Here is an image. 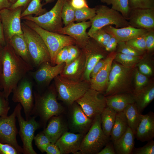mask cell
Wrapping results in <instances>:
<instances>
[{
    "label": "cell",
    "mask_w": 154,
    "mask_h": 154,
    "mask_svg": "<svg viewBox=\"0 0 154 154\" xmlns=\"http://www.w3.org/2000/svg\"><path fill=\"white\" fill-rule=\"evenodd\" d=\"M33 68L6 43L2 54L1 78L3 92L7 100L19 82Z\"/></svg>",
    "instance_id": "obj_1"
},
{
    "label": "cell",
    "mask_w": 154,
    "mask_h": 154,
    "mask_svg": "<svg viewBox=\"0 0 154 154\" xmlns=\"http://www.w3.org/2000/svg\"><path fill=\"white\" fill-rule=\"evenodd\" d=\"M34 103L31 115L38 116L44 125L52 117L60 116L64 109L58 102L55 87L50 86L42 95L34 91Z\"/></svg>",
    "instance_id": "obj_2"
},
{
    "label": "cell",
    "mask_w": 154,
    "mask_h": 154,
    "mask_svg": "<svg viewBox=\"0 0 154 154\" xmlns=\"http://www.w3.org/2000/svg\"><path fill=\"white\" fill-rule=\"evenodd\" d=\"M135 67H125L114 60L110 73L105 96L116 94L133 93L132 82Z\"/></svg>",
    "instance_id": "obj_3"
},
{
    "label": "cell",
    "mask_w": 154,
    "mask_h": 154,
    "mask_svg": "<svg viewBox=\"0 0 154 154\" xmlns=\"http://www.w3.org/2000/svg\"><path fill=\"white\" fill-rule=\"evenodd\" d=\"M58 98L71 106L90 88V82L85 80H73L59 75L54 79Z\"/></svg>",
    "instance_id": "obj_4"
},
{
    "label": "cell",
    "mask_w": 154,
    "mask_h": 154,
    "mask_svg": "<svg viewBox=\"0 0 154 154\" xmlns=\"http://www.w3.org/2000/svg\"><path fill=\"white\" fill-rule=\"evenodd\" d=\"M23 22L36 32L42 39L49 51L52 65H56V55L61 49L76 44L75 40L70 36L48 31L31 21L23 20Z\"/></svg>",
    "instance_id": "obj_5"
},
{
    "label": "cell",
    "mask_w": 154,
    "mask_h": 154,
    "mask_svg": "<svg viewBox=\"0 0 154 154\" xmlns=\"http://www.w3.org/2000/svg\"><path fill=\"white\" fill-rule=\"evenodd\" d=\"M110 140V137L105 134L102 128L101 115H97L84 135L77 154H97Z\"/></svg>",
    "instance_id": "obj_6"
},
{
    "label": "cell",
    "mask_w": 154,
    "mask_h": 154,
    "mask_svg": "<svg viewBox=\"0 0 154 154\" xmlns=\"http://www.w3.org/2000/svg\"><path fill=\"white\" fill-rule=\"evenodd\" d=\"M21 28L33 67L38 68L44 62L50 63L49 51L41 37L23 22Z\"/></svg>",
    "instance_id": "obj_7"
},
{
    "label": "cell",
    "mask_w": 154,
    "mask_h": 154,
    "mask_svg": "<svg viewBox=\"0 0 154 154\" xmlns=\"http://www.w3.org/2000/svg\"><path fill=\"white\" fill-rule=\"evenodd\" d=\"M96 15L90 20L91 25L88 33L90 37L98 30L107 25L117 28L129 26L128 21L119 12L103 5L95 7Z\"/></svg>",
    "instance_id": "obj_8"
},
{
    "label": "cell",
    "mask_w": 154,
    "mask_h": 154,
    "mask_svg": "<svg viewBox=\"0 0 154 154\" xmlns=\"http://www.w3.org/2000/svg\"><path fill=\"white\" fill-rule=\"evenodd\" d=\"M68 0H57L54 7L49 11L37 17L29 15L21 18L32 21L48 31L57 33L62 27V13L63 7Z\"/></svg>",
    "instance_id": "obj_9"
},
{
    "label": "cell",
    "mask_w": 154,
    "mask_h": 154,
    "mask_svg": "<svg viewBox=\"0 0 154 154\" xmlns=\"http://www.w3.org/2000/svg\"><path fill=\"white\" fill-rule=\"evenodd\" d=\"M16 106L17 107L16 117L19 127V133L23 143V153L36 154V152L33 149L32 142L35 137V132L40 127V123L36 121V117L35 116L31 117L27 120H25L21 114L22 107L21 104L18 103Z\"/></svg>",
    "instance_id": "obj_10"
},
{
    "label": "cell",
    "mask_w": 154,
    "mask_h": 154,
    "mask_svg": "<svg viewBox=\"0 0 154 154\" xmlns=\"http://www.w3.org/2000/svg\"><path fill=\"white\" fill-rule=\"evenodd\" d=\"M33 86L32 81L26 75L19 82L12 92V100L21 104L23 108L26 120L31 117L34 105Z\"/></svg>",
    "instance_id": "obj_11"
},
{
    "label": "cell",
    "mask_w": 154,
    "mask_h": 154,
    "mask_svg": "<svg viewBox=\"0 0 154 154\" xmlns=\"http://www.w3.org/2000/svg\"><path fill=\"white\" fill-rule=\"evenodd\" d=\"M102 92L90 88L76 102L89 118L101 115L107 106L105 96Z\"/></svg>",
    "instance_id": "obj_12"
},
{
    "label": "cell",
    "mask_w": 154,
    "mask_h": 154,
    "mask_svg": "<svg viewBox=\"0 0 154 154\" xmlns=\"http://www.w3.org/2000/svg\"><path fill=\"white\" fill-rule=\"evenodd\" d=\"M23 9L22 7H20L13 9H3L0 11V17L6 43L14 35L23 34L21 17Z\"/></svg>",
    "instance_id": "obj_13"
},
{
    "label": "cell",
    "mask_w": 154,
    "mask_h": 154,
    "mask_svg": "<svg viewBox=\"0 0 154 154\" xmlns=\"http://www.w3.org/2000/svg\"><path fill=\"white\" fill-rule=\"evenodd\" d=\"M17 111L16 106L11 115L0 117V142L11 145L20 154L23 153V149L18 144L16 138L18 133L16 125Z\"/></svg>",
    "instance_id": "obj_14"
},
{
    "label": "cell",
    "mask_w": 154,
    "mask_h": 154,
    "mask_svg": "<svg viewBox=\"0 0 154 154\" xmlns=\"http://www.w3.org/2000/svg\"><path fill=\"white\" fill-rule=\"evenodd\" d=\"M86 57V65L83 80L90 82V74L94 66L100 60L105 58L109 53L105 48L90 37L82 48Z\"/></svg>",
    "instance_id": "obj_15"
},
{
    "label": "cell",
    "mask_w": 154,
    "mask_h": 154,
    "mask_svg": "<svg viewBox=\"0 0 154 154\" xmlns=\"http://www.w3.org/2000/svg\"><path fill=\"white\" fill-rule=\"evenodd\" d=\"M65 65V63L53 66L50 62H44L41 64L36 70L29 72L38 86L46 85L60 74Z\"/></svg>",
    "instance_id": "obj_16"
},
{
    "label": "cell",
    "mask_w": 154,
    "mask_h": 154,
    "mask_svg": "<svg viewBox=\"0 0 154 154\" xmlns=\"http://www.w3.org/2000/svg\"><path fill=\"white\" fill-rule=\"evenodd\" d=\"M91 25V22L90 21L77 23L73 22L62 27L57 33L71 37L75 40V44L80 48H82L87 43L90 38L86 31Z\"/></svg>",
    "instance_id": "obj_17"
},
{
    "label": "cell",
    "mask_w": 154,
    "mask_h": 154,
    "mask_svg": "<svg viewBox=\"0 0 154 154\" xmlns=\"http://www.w3.org/2000/svg\"><path fill=\"white\" fill-rule=\"evenodd\" d=\"M71 106L69 126L71 131L85 134L90 128L93 119L89 118L76 102Z\"/></svg>",
    "instance_id": "obj_18"
},
{
    "label": "cell",
    "mask_w": 154,
    "mask_h": 154,
    "mask_svg": "<svg viewBox=\"0 0 154 154\" xmlns=\"http://www.w3.org/2000/svg\"><path fill=\"white\" fill-rule=\"evenodd\" d=\"M129 26L148 31L154 29V9H131L128 20Z\"/></svg>",
    "instance_id": "obj_19"
},
{
    "label": "cell",
    "mask_w": 154,
    "mask_h": 154,
    "mask_svg": "<svg viewBox=\"0 0 154 154\" xmlns=\"http://www.w3.org/2000/svg\"><path fill=\"white\" fill-rule=\"evenodd\" d=\"M116 51L110 52L106 56L103 67L96 76L90 79V88L101 92H105L108 86L110 73Z\"/></svg>",
    "instance_id": "obj_20"
},
{
    "label": "cell",
    "mask_w": 154,
    "mask_h": 154,
    "mask_svg": "<svg viewBox=\"0 0 154 154\" xmlns=\"http://www.w3.org/2000/svg\"><path fill=\"white\" fill-rule=\"evenodd\" d=\"M85 135L67 131L62 135L55 144L61 154H77L79 151L81 143Z\"/></svg>",
    "instance_id": "obj_21"
},
{
    "label": "cell",
    "mask_w": 154,
    "mask_h": 154,
    "mask_svg": "<svg viewBox=\"0 0 154 154\" xmlns=\"http://www.w3.org/2000/svg\"><path fill=\"white\" fill-rule=\"evenodd\" d=\"M86 65V57L83 50L81 49L79 56L69 64L65 65L59 75L70 80H83Z\"/></svg>",
    "instance_id": "obj_22"
},
{
    "label": "cell",
    "mask_w": 154,
    "mask_h": 154,
    "mask_svg": "<svg viewBox=\"0 0 154 154\" xmlns=\"http://www.w3.org/2000/svg\"><path fill=\"white\" fill-rule=\"evenodd\" d=\"M102 28L107 33L116 38L118 43L126 42L134 38L144 35L148 31L144 29L134 28L130 26L117 28L112 25H109Z\"/></svg>",
    "instance_id": "obj_23"
},
{
    "label": "cell",
    "mask_w": 154,
    "mask_h": 154,
    "mask_svg": "<svg viewBox=\"0 0 154 154\" xmlns=\"http://www.w3.org/2000/svg\"><path fill=\"white\" fill-rule=\"evenodd\" d=\"M135 136L142 142L153 139L154 137V114L150 111L142 115L137 127Z\"/></svg>",
    "instance_id": "obj_24"
},
{
    "label": "cell",
    "mask_w": 154,
    "mask_h": 154,
    "mask_svg": "<svg viewBox=\"0 0 154 154\" xmlns=\"http://www.w3.org/2000/svg\"><path fill=\"white\" fill-rule=\"evenodd\" d=\"M42 132L51 143H54L68 130L67 126L60 116L52 117Z\"/></svg>",
    "instance_id": "obj_25"
},
{
    "label": "cell",
    "mask_w": 154,
    "mask_h": 154,
    "mask_svg": "<svg viewBox=\"0 0 154 154\" xmlns=\"http://www.w3.org/2000/svg\"><path fill=\"white\" fill-rule=\"evenodd\" d=\"M107 106L116 112H122L128 105L135 102L133 93H125L105 96Z\"/></svg>",
    "instance_id": "obj_26"
},
{
    "label": "cell",
    "mask_w": 154,
    "mask_h": 154,
    "mask_svg": "<svg viewBox=\"0 0 154 154\" xmlns=\"http://www.w3.org/2000/svg\"><path fill=\"white\" fill-rule=\"evenodd\" d=\"M133 93L138 110L142 113L154 98V84L148 83L145 86Z\"/></svg>",
    "instance_id": "obj_27"
},
{
    "label": "cell",
    "mask_w": 154,
    "mask_h": 154,
    "mask_svg": "<svg viewBox=\"0 0 154 154\" xmlns=\"http://www.w3.org/2000/svg\"><path fill=\"white\" fill-rule=\"evenodd\" d=\"M135 135L128 127L124 133L113 142L116 154H131L134 147Z\"/></svg>",
    "instance_id": "obj_28"
},
{
    "label": "cell",
    "mask_w": 154,
    "mask_h": 154,
    "mask_svg": "<svg viewBox=\"0 0 154 154\" xmlns=\"http://www.w3.org/2000/svg\"><path fill=\"white\" fill-rule=\"evenodd\" d=\"M7 43H8L11 46L18 55L34 68L23 34L14 35Z\"/></svg>",
    "instance_id": "obj_29"
},
{
    "label": "cell",
    "mask_w": 154,
    "mask_h": 154,
    "mask_svg": "<svg viewBox=\"0 0 154 154\" xmlns=\"http://www.w3.org/2000/svg\"><path fill=\"white\" fill-rule=\"evenodd\" d=\"M127 120L123 111L117 113L114 123L112 130L110 140L113 142L120 137L128 127Z\"/></svg>",
    "instance_id": "obj_30"
},
{
    "label": "cell",
    "mask_w": 154,
    "mask_h": 154,
    "mask_svg": "<svg viewBox=\"0 0 154 154\" xmlns=\"http://www.w3.org/2000/svg\"><path fill=\"white\" fill-rule=\"evenodd\" d=\"M123 112L126 116L128 127L135 136L142 114L138 110L135 102L127 106Z\"/></svg>",
    "instance_id": "obj_31"
},
{
    "label": "cell",
    "mask_w": 154,
    "mask_h": 154,
    "mask_svg": "<svg viewBox=\"0 0 154 154\" xmlns=\"http://www.w3.org/2000/svg\"><path fill=\"white\" fill-rule=\"evenodd\" d=\"M117 112L106 106L101 114V126L105 134L110 137Z\"/></svg>",
    "instance_id": "obj_32"
},
{
    "label": "cell",
    "mask_w": 154,
    "mask_h": 154,
    "mask_svg": "<svg viewBox=\"0 0 154 154\" xmlns=\"http://www.w3.org/2000/svg\"><path fill=\"white\" fill-rule=\"evenodd\" d=\"M101 1L108 5H112V8L120 13L128 21L131 9L129 0H101Z\"/></svg>",
    "instance_id": "obj_33"
},
{
    "label": "cell",
    "mask_w": 154,
    "mask_h": 154,
    "mask_svg": "<svg viewBox=\"0 0 154 154\" xmlns=\"http://www.w3.org/2000/svg\"><path fill=\"white\" fill-rule=\"evenodd\" d=\"M144 55L139 56H133L117 52L114 60L127 67H135L143 58Z\"/></svg>",
    "instance_id": "obj_34"
},
{
    "label": "cell",
    "mask_w": 154,
    "mask_h": 154,
    "mask_svg": "<svg viewBox=\"0 0 154 154\" xmlns=\"http://www.w3.org/2000/svg\"><path fill=\"white\" fill-rule=\"evenodd\" d=\"M41 0H31L25 9L21 13V18L25 16L34 14L35 17L40 16L47 11L43 8Z\"/></svg>",
    "instance_id": "obj_35"
},
{
    "label": "cell",
    "mask_w": 154,
    "mask_h": 154,
    "mask_svg": "<svg viewBox=\"0 0 154 154\" xmlns=\"http://www.w3.org/2000/svg\"><path fill=\"white\" fill-rule=\"evenodd\" d=\"M75 10L71 6L70 0L64 4L62 11V19L65 26L75 21Z\"/></svg>",
    "instance_id": "obj_36"
},
{
    "label": "cell",
    "mask_w": 154,
    "mask_h": 154,
    "mask_svg": "<svg viewBox=\"0 0 154 154\" xmlns=\"http://www.w3.org/2000/svg\"><path fill=\"white\" fill-rule=\"evenodd\" d=\"M96 10L95 7H89L75 10V21L80 22L90 20L95 16Z\"/></svg>",
    "instance_id": "obj_37"
},
{
    "label": "cell",
    "mask_w": 154,
    "mask_h": 154,
    "mask_svg": "<svg viewBox=\"0 0 154 154\" xmlns=\"http://www.w3.org/2000/svg\"><path fill=\"white\" fill-rule=\"evenodd\" d=\"M133 77L135 84L133 92L141 89L149 83L147 76L140 72L136 67L134 71Z\"/></svg>",
    "instance_id": "obj_38"
},
{
    "label": "cell",
    "mask_w": 154,
    "mask_h": 154,
    "mask_svg": "<svg viewBox=\"0 0 154 154\" xmlns=\"http://www.w3.org/2000/svg\"><path fill=\"white\" fill-rule=\"evenodd\" d=\"M116 51L117 52L137 56H143L146 52L136 50L126 44L125 42L118 43Z\"/></svg>",
    "instance_id": "obj_39"
},
{
    "label": "cell",
    "mask_w": 154,
    "mask_h": 154,
    "mask_svg": "<svg viewBox=\"0 0 154 154\" xmlns=\"http://www.w3.org/2000/svg\"><path fill=\"white\" fill-rule=\"evenodd\" d=\"M144 35L134 38L125 42L126 44L136 50L146 52Z\"/></svg>",
    "instance_id": "obj_40"
},
{
    "label": "cell",
    "mask_w": 154,
    "mask_h": 154,
    "mask_svg": "<svg viewBox=\"0 0 154 154\" xmlns=\"http://www.w3.org/2000/svg\"><path fill=\"white\" fill-rule=\"evenodd\" d=\"M111 37V35L107 33L102 28L98 30L90 36L104 48Z\"/></svg>",
    "instance_id": "obj_41"
},
{
    "label": "cell",
    "mask_w": 154,
    "mask_h": 154,
    "mask_svg": "<svg viewBox=\"0 0 154 154\" xmlns=\"http://www.w3.org/2000/svg\"><path fill=\"white\" fill-rule=\"evenodd\" d=\"M131 9L149 8L154 9V0H129Z\"/></svg>",
    "instance_id": "obj_42"
},
{
    "label": "cell",
    "mask_w": 154,
    "mask_h": 154,
    "mask_svg": "<svg viewBox=\"0 0 154 154\" xmlns=\"http://www.w3.org/2000/svg\"><path fill=\"white\" fill-rule=\"evenodd\" d=\"M34 139L35 145L42 153L45 152L46 147L51 143L42 132L37 134Z\"/></svg>",
    "instance_id": "obj_43"
},
{
    "label": "cell",
    "mask_w": 154,
    "mask_h": 154,
    "mask_svg": "<svg viewBox=\"0 0 154 154\" xmlns=\"http://www.w3.org/2000/svg\"><path fill=\"white\" fill-rule=\"evenodd\" d=\"M131 154H154V141L152 139L148 141L147 144L142 147H134Z\"/></svg>",
    "instance_id": "obj_44"
},
{
    "label": "cell",
    "mask_w": 154,
    "mask_h": 154,
    "mask_svg": "<svg viewBox=\"0 0 154 154\" xmlns=\"http://www.w3.org/2000/svg\"><path fill=\"white\" fill-rule=\"evenodd\" d=\"M146 53L143 58L137 65L140 72L146 76H151L153 73V69L148 62L146 61Z\"/></svg>",
    "instance_id": "obj_45"
},
{
    "label": "cell",
    "mask_w": 154,
    "mask_h": 154,
    "mask_svg": "<svg viewBox=\"0 0 154 154\" xmlns=\"http://www.w3.org/2000/svg\"><path fill=\"white\" fill-rule=\"evenodd\" d=\"M146 52L152 54L154 50V29L150 30L144 35Z\"/></svg>",
    "instance_id": "obj_46"
},
{
    "label": "cell",
    "mask_w": 154,
    "mask_h": 154,
    "mask_svg": "<svg viewBox=\"0 0 154 154\" xmlns=\"http://www.w3.org/2000/svg\"><path fill=\"white\" fill-rule=\"evenodd\" d=\"M10 109L8 100L5 97L3 91L0 92V117L8 116Z\"/></svg>",
    "instance_id": "obj_47"
},
{
    "label": "cell",
    "mask_w": 154,
    "mask_h": 154,
    "mask_svg": "<svg viewBox=\"0 0 154 154\" xmlns=\"http://www.w3.org/2000/svg\"><path fill=\"white\" fill-rule=\"evenodd\" d=\"M68 55L65 63V65H68L76 58L79 55L81 50L77 45L72 44L68 46Z\"/></svg>",
    "instance_id": "obj_48"
},
{
    "label": "cell",
    "mask_w": 154,
    "mask_h": 154,
    "mask_svg": "<svg viewBox=\"0 0 154 154\" xmlns=\"http://www.w3.org/2000/svg\"><path fill=\"white\" fill-rule=\"evenodd\" d=\"M68 55V49L67 46L61 49L57 53L55 59V64H59L65 63Z\"/></svg>",
    "instance_id": "obj_49"
},
{
    "label": "cell",
    "mask_w": 154,
    "mask_h": 154,
    "mask_svg": "<svg viewBox=\"0 0 154 154\" xmlns=\"http://www.w3.org/2000/svg\"><path fill=\"white\" fill-rule=\"evenodd\" d=\"M19 154L17 150L11 145L0 142V154Z\"/></svg>",
    "instance_id": "obj_50"
},
{
    "label": "cell",
    "mask_w": 154,
    "mask_h": 154,
    "mask_svg": "<svg viewBox=\"0 0 154 154\" xmlns=\"http://www.w3.org/2000/svg\"><path fill=\"white\" fill-rule=\"evenodd\" d=\"M106 58L100 60L94 66L90 73V79L94 77L103 67L106 62Z\"/></svg>",
    "instance_id": "obj_51"
},
{
    "label": "cell",
    "mask_w": 154,
    "mask_h": 154,
    "mask_svg": "<svg viewBox=\"0 0 154 154\" xmlns=\"http://www.w3.org/2000/svg\"><path fill=\"white\" fill-rule=\"evenodd\" d=\"M118 42L117 39L114 37H111L105 48L108 52L116 51Z\"/></svg>",
    "instance_id": "obj_52"
},
{
    "label": "cell",
    "mask_w": 154,
    "mask_h": 154,
    "mask_svg": "<svg viewBox=\"0 0 154 154\" xmlns=\"http://www.w3.org/2000/svg\"><path fill=\"white\" fill-rule=\"evenodd\" d=\"M97 154H116L113 142L109 141Z\"/></svg>",
    "instance_id": "obj_53"
},
{
    "label": "cell",
    "mask_w": 154,
    "mask_h": 154,
    "mask_svg": "<svg viewBox=\"0 0 154 154\" xmlns=\"http://www.w3.org/2000/svg\"><path fill=\"white\" fill-rule=\"evenodd\" d=\"M72 7L75 9H79L88 7L86 0H70Z\"/></svg>",
    "instance_id": "obj_54"
},
{
    "label": "cell",
    "mask_w": 154,
    "mask_h": 154,
    "mask_svg": "<svg viewBox=\"0 0 154 154\" xmlns=\"http://www.w3.org/2000/svg\"><path fill=\"white\" fill-rule=\"evenodd\" d=\"M45 152L47 154H61L59 149L56 144L51 143L47 146Z\"/></svg>",
    "instance_id": "obj_55"
},
{
    "label": "cell",
    "mask_w": 154,
    "mask_h": 154,
    "mask_svg": "<svg viewBox=\"0 0 154 154\" xmlns=\"http://www.w3.org/2000/svg\"><path fill=\"white\" fill-rule=\"evenodd\" d=\"M31 1V0H17L15 3L12 5L9 9H13L20 7H22L23 12L27 8Z\"/></svg>",
    "instance_id": "obj_56"
},
{
    "label": "cell",
    "mask_w": 154,
    "mask_h": 154,
    "mask_svg": "<svg viewBox=\"0 0 154 154\" xmlns=\"http://www.w3.org/2000/svg\"><path fill=\"white\" fill-rule=\"evenodd\" d=\"M0 44L3 46H5L6 43L5 38L3 25L0 17Z\"/></svg>",
    "instance_id": "obj_57"
},
{
    "label": "cell",
    "mask_w": 154,
    "mask_h": 154,
    "mask_svg": "<svg viewBox=\"0 0 154 154\" xmlns=\"http://www.w3.org/2000/svg\"><path fill=\"white\" fill-rule=\"evenodd\" d=\"M9 0H0V11L5 8H9L12 5Z\"/></svg>",
    "instance_id": "obj_58"
},
{
    "label": "cell",
    "mask_w": 154,
    "mask_h": 154,
    "mask_svg": "<svg viewBox=\"0 0 154 154\" xmlns=\"http://www.w3.org/2000/svg\"><path fill=\"white\" fill-rule=\"evenodd\" d=\"M4 46L0 44V74L1 76L2 70V57Z\"/></svg>",
    "instance_id": "obj_59"
},
{
    "label": "cell",
    "mask_w": 154,
    "mask_h": 154,
    "mask_svg": "<svg viewBox=\"0 0 154 154\" xmlns=\"http://www.w3.org/2000/svg\"><path fill=\"white\" fill-rule=\"evenodd\" d=\"M3 87L1 78V76L0 74V92L3 91Z\"/></svg>",
    "instance_id": "obj_60"
},
{
    "label": "cell",
    "mask_w": 154,
    "mask_h": 154,
    "mask_svg": "<svg viewBox=\"0 0 154 154\" xmlns=\"http://www.w3.org/2000/svg\"><path fill=\"white\" fill-rule=\"evenodd\" d=\"M46 3H50L53 1L54 0H43Z\"/></svg>",
    "instance_id": "obj_61"
},
{
    "label": "cell",
    "mask_w": 154,
    "mask_h": 154,
    "mask_svg": "<svg viewBox=\"0 0 154 154\" xmlns=\"http://www.w3.org/2000/svg\"><path fill=\"white\" fill-rule=\"evenodd\" d=\"M12 4L15 3L17 0H9Z\"/></svg>",
    "instance_id": "obj_62"
}]
</instances>
